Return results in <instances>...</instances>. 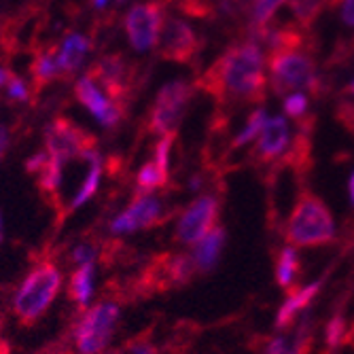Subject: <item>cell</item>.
<instances>
[{
	"instance_id": "2e32d148",
	"label": "cell",
	"mask_w": 354,
	"mask_h": 354,
	"mask_svg": "<svg viewBox=\"0 0 354 354\" xmlns=\"http://www.w3.org/2000/svg\"><path fill=\"white\" fill-rule=\"evenodd\" d=\"M225 244V230L214 227L210 230L200 242H196V252H193V263L200 272H210L216 266L221 248Z\"/></svg>"
},
{
	"instance_id": "b9f144b4",
	"label": "cell",
	"mask_w": 354,
	"mask_h": 354,
	"mask_svg": "<svg viewBox=\"0 0 354 354\" xmlns=\"http://www.w3.org/2000/svg\"><path fill=\"white\" fill-rule=\"evenodd\" d=\"M119 3H125V0H119Z\"/></svg>"
},
{
	"instance_id": "4316f807",
	"label": "cell",
	"mask_w": 354,
	"mask_h": 354,
	"mask_svg": "<svg viewBox=\"0 0 354 354\" xmlns=\"http://www.w3.org/2000/svg\"><path fill=\"white\" fill-rule=\"evenodd\" d=\"M250 3L252 0H214V5L221 11V15L232 17V19H238L246 11H250Z\"/></svg>"
},
{
	"instance_id": "f35d334b",
	"label": "cell",
	"mask_w": 354,
	"mask_h": 354,
	"mask_svg": "<svg viewBox=\"0 0 354 354\" xmlns=\"http://www.w3.org/2000/svg\"><path fill=\"white\" fill-rule=\"evenodd\" d=\"M352 89H354V81H352V83H350V85H346V93H350V91H352Z\"/></svg>"
},
{
	"instance_id": "9a60e30c",
	"label": "cell",
	"mask_w": 354,
	"mask_h": 354,
	"mask_svg": "<svg viewBox=\"0 0 354 354\" xmlns=\"http://www.w3.org/2000/svg\"><path fill=\"white\" fill-rule=\"evenodd\" d=\"M89 49V43L81 35H71L64 41L59 53H57V71L59 77H73L83 64V57Z\"/></svg>"
},
{
	"instance_id": "f546056e",
	"label": "cell",
	"mask_w": 354,
	"mask_h": 354,
	"mask_svg": "<svg viewBox=\"0 0 354 354\" xmlns=\"http://www.w3.org/2000/svg\"><path fill=\"white\" fill-rule=\"evenodd\" d=\"M95 259V248L89 246V244H81L79 248H75L73 252V261L77 266H83V263H93Z\"/></svg>"
},
{
	"instance_id": "74e56055",
	"label": "cell",
	"mask_w": 354,
	"mask_h": 354,
	"mask_svg": "<svg viewBox=\"0 0 354 354\" xmlns=\"http://www.w3.org/2000/svg\"><path fill=\"white\" fill-rule=\"evenodd\" d=\"M93 5L98 7V9H102V7L106 5V0H93Z\"/></svg>"
},
{
	"instance_id": "ac0fdd59",
	"label": "cell",
	"mask_w": 354,
	"mask_h": 354,
	"mask_svg": "<svg viewBox=\"0 0 354 354\" xmlns=\"http://www.w3.org/2000/svg\"><path fill=\"white\" fill-rule=\"evenodd\" d=\"M337 3L339 0H288V9H291L297 26L310 30L320 17V13L327 7H335Z\"/></svg>"
},
{
	"instance_id": "603a6c76",
	"label": "cell",
	"mask_w": 354,
	"mask_h": 354,
	"mask_svg": "<svg viewBox=\"0 0 354 354\" xmlns=\"http://www.w3.org/2000/svg\"><path fill=\"white\" fill-rule=\"evenodd\" d=\"M299 274V257L293 246H286L280 250L278 263H276V280L282 288H288L293 284L295 276Z\"/></svg>"
},
{
	"instance_id": "ffe728a7",
	"label": "cell",
	"mask_w": 354,
	"mask_h": 354,
	"mask_svg": "<svg viewBox=\"0 0 354 354\" xmlns=\"http://www.w3.org/2000/svg\"><path fill=\"white\" fill-rule=\"evenodd\" d=\"M83 159H87V162H89V174H87V178L81 183V189L77 191V196L73 198L68 212H73L75 208L83 206V204L93 196V193H95L98 185H100V176H102V159H100V155L95 153V149H93V151H89V153H85Z\"/></svg>"
},
{
	"instance_id": "52a82bcc",
	"label": "cell",
	"mask_w": 354,
	"mask_h": 354,
	"mask_svg": "<svg viewBox=\"0 0 354 354\" xmlns=\"http://www.w3.org/2000/svg\"><path fill=\"white\" fill-rule=\"evenodd\" d=\"M95 136L71 119L57 117L45 127V145L47 153L59 162H71V159H83L85 153L95 149Z\"/></svg>"
},
{
	"instance_id": "4dcf8cb0",
	"label": "cell",
	"mask_w": 354,
	"mask_h": 354,
	"mask_svg": "<svg viewBox=\"0 0 354 354\" xmlns=\"http://www.w3.org/2000/svg\"><path fill=\"white\" fill-rule=\"evenodd\" d=\"M47 162H49V153H47V151L37 153L35 157H30L28 162H26V170H28L30 174H37V172H41V170L45 168Z\"/></svg>"
},
{
	"instance_id": "836d02e7",
	"label": "cell",
	"mask_w": 354,
	"mask_h": 354,
	"mask_svg": "<svg viewBox=\"0 0 354 354\" xmlns=\"http://www.w3.org/2000/svg\"><path fill=\"white\" fill-rule=\"evenodd\" d=\"M342 333H344V320L342 318H333L329 327H327V339L331 346H335L339 339H342Z\"/></svg>"
},
{
	"instance_id": "6da1fadb",
	"label": "cell",
	"mask_w": 354,
	"mask_h": 354,
	"mask_svg": "<svg viewBox=\"0 0 354 354\" xmlns=\"http://www.w3.org/2000/svg\"><path fill=\"white\" fill-rule=\"evenodd\" d=\"M198 87L208 91L218 104H261L268 93L261 47L252 41L227 47L202 75Z\"/></svg>"
},
{
	"instance_id": "60d3db41",
	"label": "cell",
	"mask_w": 354,
	"mask_h": 354,
	"mask_svg": "<svg viewBox=\"0 0 354 354\" xmlns=\"http://www.w3.org/2000/svg\"><path fill=\"white\" fill-rule=\"evenodd\" d=\"M3 151H5V149H3V147H0V155H3Z\"/></svg>"
},
{
	"instance_id": "ba28073f",
	"label": "cell",
	"mask_w": 354,
	"mask_h": 354,
	"mask_svg": "<svg viewBox=\"0 0 354 354\" xmlns=\"http://www.w3.org/2000/svg\"><path fill=\"white\" fill-rule=\"evenodd\" d=\"M166 17L164 0H147V3L134 5L125 15V35L130 45L136 51H149L157 45L159 32H162Z\"/></svg>"
},
{
	"instance_id": "7bdbcfd3",
	"label": "cell",
	"mask_w": 354,
	"mask_h": 354,
	"mask_svg": "<svg viewBox=\"0 0 354 354\" xmlns=\"http://www.w3.org/2000/svg\"><path fill=\"white\" fill-rule=\"evenodd\" d=\"M350 93H354V89H352V91H350Z\"/></svg>"
},
{
	"instance_id": "ab89813d",
	"label": "cell",
	"mask_w": 354,
	"mask_h": 354,
	"mask_svg": "<svg viewBox=\"0 0 354 354\" xmlns=\"http://www.w3.org/2000/svg\"><path fill=\"white\" fill-rule=\"evenodd\" d=\"M0 242H3V218H0Z\"/></svg>"
},
{
	"instance_id": "d4e9b609",
	"label": "cell",
	"mask_w": 354,
	"mask_h": 354,
	"mask_svg": "<svg viewBox=\"0 0 354 354\" xmlns=\"http://www.w3.org/2000/svg\"><path fill=\"white\" fill-rule=\"evenodd\" d=\"M266 119H268V117H266V111H263V109L252 111V113L248 115L244 127L238 132V136L232 140V149H242V147H246L248 142H254V138L259 136V132H261V127H263Z\"/></svg>"
},
{
	"instance_id": "30bf717a",
	"label": "cell",
	"mask_w": 354,
	"mask_h": 354,
	"mask_svg": "<svg viewBox=\"0 0 354 354\" xmlns=\"http://www.w3.org/2000/svg\"><path fill=\"white\" fill-rule=\"evenodd\" d=\"M87 77L106 89L111 102L125 104L127 93L132 89V68L127 66V62L121 55H104L89 68Z\"/></svg>"
},
{
	"instance_id": "d6a6232c",
	"label": "cell",
	"mask_w": 354,
	"mask_h": 354,
	"mask_svg": "<svg viewBox=\"0 0 354 354\" xmlns=\"http://www.w3.org/2000/svg\"><path fill=\"white\" fill-rule=\"evenodd\" d=\"M127 348L132 350V354H157V348L149 339H136L134 337L130 344H127Z\"/></svg>"
},
{
	"instance_id": "d6986e66",
	"label": "cell",
	"mask_w": 354,
	"mask_h": 354,
	"mask_svg": "<svg viewBox=\"0 0 354 354\" xmlns=\"http://www.w3.org/2000/svg\"><path fill=\"white\" fill-rule=\"evenodd\" d=\"M91 293H93V263H83L71 276L68 297H71V301H75L79 308L85 310Z\"/></svg>"
},
{
	"instance_id": "4fadbf2b",
	"label": "cell",
	"mask_w": 354,
	"mask_h": 354,
	"mask_svg": "<svg viewBox=\"0 0 354 354\" xmlns=\"http://www.w3.org/2000/svg\"><path fill=\"white\" fill-rule=\"evenodd\" d=\"M162 218V204L153 196H136V200L127 206L111 225L115 234H132L138 230L153 227Z\"/></svg>"
},
{
	"instance_id": "1f68e13d",
	"label": "cell",
	"mask_w": 354,
	"mask_h": 354,
	"mask_svg": "<svg viewBox=\"0 0 354 354\" xmlns=\"http://www.w3.org/2000/svg\"><path fill=\"white\" fill-rule=\"evenodd\" d=\"M266 354H293V348L286 342V337H276L268 344Z\"/></svg>"
},
{
	"instance_id": "8d00e7d4",
	"label": "cell",
	"mask_w": 354,
	"mask_h": 354,
	"mask_svg": "<svg viewBox=\"0 0 354 354\" xmlns=\"http://www.w3.org/2000/svg\"><path fill=\"white\" fill-rule=\"evenodd\" d=\"M348 191H350V202H352V206H354V172H352V176H350Z\"/></svg>"
},
{
	"instance_id": "83f0119b",
	"label": "cell",
	"mask_w": 354,
	"mask_h": 354,
	"mask_svg": "<svg viewBox=\"0 0 354 354\" xmlns=\"http://www.w3.org/2000/svg\"><path fill=\"white\" fill-rule=\"evenodd\" d=\"M337 121L346 127L350 134H354V104L348 100H342L337 104Z\"/></svg>"
},
{
	"instance_id": "cb8c5ba5",
	"label": "cell",
	"mask_w": 354,
	"mask_h": 354,
	"mask_svg": "<svg viewBox=\"0 0 354 354\" xmlns=\"http://www.w3.org/2000/svg\"><path fill=\"white\" fill-rule=\"evenodd\" d=\"M288 0H252L250 3V21L248 28H266L276 17L278 9Z\"/></svg>"
},
{
	"instance_id": "f1b7e54d",
	"label": "cell",
	"mask_w": 354,
	"mask_h": 354,
	"mask_svg": "<svg viewBox=\"0 0 354 354\" xmlns=\"http://www.w3.org/2000/svg\"><path fill=\"white\" fill-rule=\"evenodd\" d=\"M7 93H9V98L24 102V100H28V85H26L19 77L13 75L11 81L7 83Z\"/></svg>"
},
{
	"instance_id": "44dd1931",
	"label": "cell",
	"mask_w": 354,
	"mask_h": 354,
	"mask_svg": "<svg viewBox=\"0 0 354 354\" xmlns=\"http://www.w3.org/2000/svg\"><path fill=\"white\" fill-rule=\"evenodd\" d=\"M30 73H32V81H35V85L39 89L45 87L47 83H51L55 77H59V71H57V53H53V49L37 51Z\"/></svg>"
},
{
	"instance_id": "8fae6325",
	"label": "cell",
	"mask_w": 354,
	"mask_h": 354,
	"mask_svg": "<svg viewBox=\"0 0 354 354\" xmlns=\"http://www.w3.org/2000/svg\"><path fill=\"white\" fill-rule=\"evenodd\" d=\"M218 218V200L214 196H202L193 202L176 225V240L185 244L200 242L210 230H214Z\"/></svg>"
},
{
	"instance_id": "5b68a950",
	"label": "cell",
	"mask_w": 354,
	"mask_h": 354,
	"mask_svg": "<svg viewBox=\"0 0 354 354\" xmlns=\"http://www.w3.org/2000/svg\"><path fill=\"white\" fill-rule=\"evenodd\" d=\"M119 320V306L113 301H100L98 306H93L85 310L81 320L75 325V344L81 354H100L117 327Z\"/></svg>"
},
{
	"instance_id": "d590c367",
	"label": "cell",
	"mask_w": 354,
	"mask_h": 354,
	"mask_svg": "<svg viewBox=\"0 0 354 354\" xmlns=\"http://www.w3.org/2000/svg\"><path fill=\"white\" fill-rule=\"evenodd\" d=\"M11 77H13V73L9 68L0 66V87H7V83L11 81Z\"/></svg>"
},
{
	"instance_id": "e575fe53",
	"label": "cell",
	"mask_w": 354,
	"mask_h": 354,
	"mask_svg": "<svg viewBox=\"0 0 354 354\" xmlns=\"http://www.w3.org/2000/svg\"><path fill=\"white\" fill-rule=\"evenodd\" d=\"M342 19L346 26L354 28V0H342Z\"/></svg>"
},
{
	"instance_id": "5bb4252c",
	"label": "cell",
	"mask_w": 354,
	"mask_h": 354,
	"mask_svg": "<svg viewBox=\"0 0 354 354\" xmlns=\"http://www.w3.org/2000/svg\"><path fill=\"white\" fill-rule=\"evenodd\" d=\"M75 93H77V98L79 102L98 119L104 127H115L119 121H121V109L119 104L106 100L102 91L98 89V85H95L87 75L83 79L77 81L75 85Z\"/></svg>"
},
{
	"instance_id": "7a4b0ae2",
	"label": "cell",
	"mask_w": 354,
	"mask_h": 354,
	"mask_svg": "<svg viewBox=\"0 0 354 354\" xmlns=\"http://www.w3.org/2000/svg\"><path fill=\"white\" fill-rule=\"evenodd\" d=\"M268 68L272 77V87L278 95L288 91L308 89L312 98H323L327 85L318 73L314 57L304 49L272 51L268 55Z\"/></svg>"
},
{
	"instance_id": "7402d4cb",
	"label": "cell",
	"mask_w": 354,
	"mask_h": 354,
	"mask_svg": "<svg viewBox=\"0 0 354 354\" xmlns=\"http://www.w3.org/2000/svg\"><path fill=\"white\" fill-rule=\"evenodd\" d=\"M168 185V168L157 164L155 159L147 162L140 170H138V176H136V189H138V196H147L149 191H155V189H162Z\"/></svg>"
},
{
	"instance_id": "3957f363",
	"label": "cell",
	"mask_w": 354,
	"mask_h": 354,
	"mask_svg": "<svg viewBox=\"0 0 354 354\" xmlns=\"http://www.w3.org/2000/svg\"><path fill=\"white\" fill-rule=\"evenodd\" d=\"M59 286L62 274L55 261L43 259L30 270L13 299V312L24 327H32L35 323H39L43 314L49 310L51 301L57 297Z\"/></svg>"
},
{
	"instance_id": "277c9868",
	"label": "cell",
	"mask_w": 354,
	"mask_h": 354,
	"mask_svg": "<svg viewBox=\"0 0 354 354\" xmlns=\"http://www.w3.org/2000/svg\"><path fill=\"white\" fill-rule=\"evenodd\" d=\"M333 238L335 223L329 206L316 193L304 191L286 221V240L295 246L314 248L331 244Z\"/></svg>"
},
{
	"instance_id": "484cf974",
	"label": "cell",
	"mask_w": 354,
	"mask_h": 354,
	"mask_svg": "<svg viewBox=\"0 0 354 354\" xmlns=\"http://www.w3.org/2000/svg\"><path fill=\"white\" fill-rule=\"evenodd\" d=\"M308 109H310V100H308V95L301 91H295V93L284 98V113L295 121L304 119L308 115Z\"/></svg>"
},
{
	"instance_id": "8992f818",
	"label": "cell",
	"mask_w": 354,
	"mask_h": 354,
	"mask_svg": "<svg viewBox=\"0 0 354 354\" xmlns=\"http://www.w3.org/2000/svg\"><path fill=\"white\" fill-rule=\"evenodd\" d=\"M191 83L176 79L157 91V98L149 113V130L159 136H176L183 113L191 100Z\"/></svg>"
},
{
	"instance_id": "9c48e42d",
	"label": "cell",
	"mask_w": 354,
	"mask_h": 354,
	"mask_svg": "<svg viewBox=\"0 0 354 354\" xmlns=\"http://www.w3.org/2000/svg\"><path fill=\"white\" fill-rule=\"evenodd\" d=\"M157 47H159V55L168 62L191 64L202 49V41L196 35V30L185 19L168 17L162 26V32H159Z\"/></svg>"
},
{
	"instance_id": "e0dca14e",
	"label": "cell",
	"mask_w": 354,
	"mask_h": 354,
	"mask_svg": "<svg viewBox=\"0 0 354 354\" xmlns=\"http://www.w3.org/2000/svg\"><path fill=\"white\" fill-rule=\"evenodd\" d=\"M318 288H320V282H312V284H308V286L299 288V291H293L291 295H288V299L282 304V308H280V312L276 316V327L278 329H284V327L291 325L293 320H295V316L304 308H308L310 301L316 297Z\"/></svg>"
},
{
	"instance_id": "7c38bea8",
	"label": "cell",
	"mask_w": 354,
	"mask_h": 354,
	"mask_svg": "<svg viewBox=\"0 0 354 354\" xmlns=\"http://www.w3.org/2000/svg\"><path fill=\"white\" fill-rule=\"evenodd\" d=\"M288 147H291V130H288L286 119L272 117V119H266L259 136H257L252 157L257 164L272 166L286 155Z\"/></svg>"
}]
</instances>
